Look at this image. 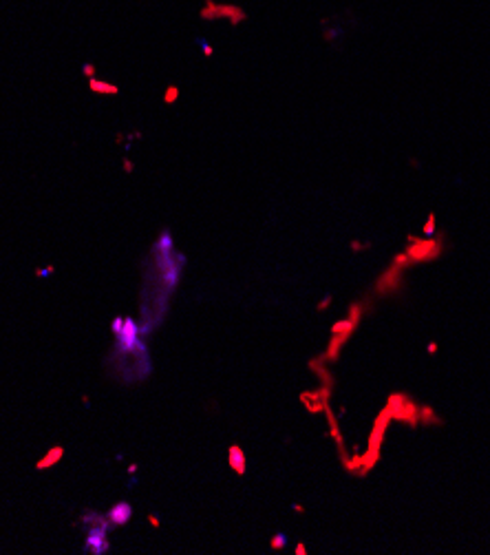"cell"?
I'll return each instance as SVG.
<instances>
[{"label":"cell","instance_id":"6da1fadb","mask_svg":"<svg viewBox=\"0 0 490 555\" xmlns=\"http://www.w3.org/2000/svg\"><path fill=\"white\" fill-rule=\"evenodd\" d=\"M84 520L93 522V529L88 531L86 535V551L88 553H106L108 551V542H106V533H108V518H102V515L88 513L84 515Z\"/></svg>","mask_w":490,"mask_h":555},{"label":"cell","instance_id":"7a4b0ae2","mask_svg":"<svg viewBox=\"0 0 490 555\" xmlns=\"http://www.w3.org/2000/svg\"><path fill=\"white\" fill-rule=\"evenodd\" d=\"M131 515H133V507L128 502H115L113 507H110V511L106 513V518H108V522H113V524H126L128 520H131Z\"/></svg>","mask_w":490,"mask_h":555},{"label":"cell","instance_id":"3957f363","mask_svg":"<svg viewBox=\"0 0 490 555\" xmlns=\"http://www.w3.org/2000/svg\"><path fill=\"white\" fill-rule=\"evenodd\" d=\"M60 456H62V447H55L53 451H49L47 456H44L40 462H38V469H44V467H51V465H55V460H58Z\"/></svg>","mask_w":490,"mask_h":555}]
</instances>
